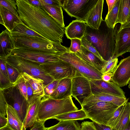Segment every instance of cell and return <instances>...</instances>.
<instances>
[{"instance_id":"cell-44","label":"cell","mask_w":130,"mask_h":130,"mask_svg":"<svg viewBox=\"0 0 130 130\" xmlns=\"http://www.w3.org/2000/svg\"><path fill=\"white\" fill-rule=\"evenodd\" d=\"M45 121L37 120L30 130H46L47 128L44 125Z\"/></svg>"},{"instance_id":"cell-37","label":"cell","mask_w":130,"mask_h":130,"mask_svg":"<svg viewBox=\"0 0 130 130\" xmlns=\"http://www.w3.org/2000/svg\"><path fill=\"white\" fill-rule=\"evenodd\" d=\"M125 104L118 107L114 112L113 116L109 120L106 125L109 127L113 130Z\"/></svg>"},{"instance_id":"cell-31","label":"cell","mask_w":130,"mask_h":130,"mask_svg":"<svg viewBox=\"0 0 130 130\" xmlns=\"http://www.w3.org/2000/svg\"><path fill=\"white\" fill-rule=\"evenodd\" d=\"M80 126L75 120H62L56 124L49 127L46 130H80Z\"/></svg>"},{"instance_id":"cell-10","label":"cell","mask_w":130,"mask_h":130,"mask_svg":"<svg viewBox=\"0 0 130 130\" xmlns=\"http://www.w3.org/2000/svg\"><path fill=\"white\" fill-rule=\"evenodd\" d=\"M2 91L7 104L16 110L24 123L29 107L28 101L14 84Z\"/></svg>"},{"instance_id":"cell-54","label":"cell","mask_w":130,"mask_h":130,"mask_svg":"<svg viewBox=\"0 0 130 130\" xmlns=\"http://www.w3.org/2000/svg\"><path fill=\"white\" fill-rule=\"evenodd\" d=\"M130 23V11L129 12V15H128V17L127 20V22L125 24H124L121 25L120 26H124L125 25H126L128 24L129 23Z\"/></svg>"},{"instance_id":"cell-12","label":"cell","mask_w":130,"mask_h":130,"mask_svg":"<svg viewBox=\"0 0 130 130\" xmlns=\"http://www.w3.org/2000/svg\"><path fill=\"white\" fill-rule=\"evenodd\" d=\"M92 94L89 79L83 76L72 79V96L81 106L84 99Z\"/></svg>"},{"instance_id":"cell-48","label":"cell","mask_w":130,"mask_h":130,"mask_svg":"<svg viewBox=\"0 0 130 130\" xmlns=\"http://www.w3.org/2000/svg\"><path fill=\"white\" fill-rule=\"evenodd\" d=\"M118 0H106V3L108 7V11L107 14H108L111 11Z\"/></svg>"},{"instance_id":"cell-13","label":"cell","mask_w":130,"mask_h":130,"mask_svg":"<svg viewBox=\"0 0 130 130\" xmlns=\"http://www.w3.org/2000/svg\"><path fill=\"white\" fill-rule=\"evenodd\" d=\"M114 33L115 46L113 58H117L127 53L130 48V27L119 30L116 27Z\"/></svg>"},{"instance_id":"cell-53","label":"cell","mask_w":130,"mask_h":130,"mask_svg":"<svg viewBox=\"0 0 130 130\" xmlns=\"http://www.w3.org/2000/svg\"><path fill=\"white\" fill-rule=\"evenodd\" d=\"M0 130H15L10 127L7 125L5 126L0 128Z\"/></svg>"},{"instance_id":"cell-19","label":"cell","mask_w":130,"mask_h":130,"mask_svg":"<svg viewBox=\"0 0 130 130\" xmlns=\"http://www.w3.org/2000/svg\"><path fill=\"white\" fill-rule=\"evenodd\" d=\"M86 26L85 21L74 20L65 28L64 33L68 39L71 40L78 39L81 40L84 36Z\"/></svg>"},{"instance_id":"cell-56","label":"cell","mask_w":130,"mask_h":130,"mask_svg":"<svg viewBox=\"0 0 130 130\" xmlns=\"http://www.w3.org/2000/svg\"><path fill=\"white\" fill-rule=\"evenodd\" d=\"M124 130H130V121Z\"/></svg>"},{"instance_id":"cell-47","label":"cell","mask_w":130,"mask_h":130,"mask_svg":"<svg viewBox=\"0 0 130 130\" xmlns=\"http://www.w3.org/2000/svg\"><path fill=\"white\" fill-rule=\"evenodd\" d=\"M93 122L97 130H113L109 127L105 125Z\"/></svg>"},{"instance_id":"cell-49","label":"cell","mask_w":130,"mask_h":130,"mask_svg":"<svg viewBox=\"0 0 130 130\" xmlns=\"http://www.w3.org/2000/svg\"><path fill=\"white\" fill-rule=\"evenodd\" d=\"M7 124V118L0 114V128L5 126Z\"/></svg>"},{"instance_id":"cell-50","label":"cell","mask_w":130,"mask_h":130,"mask_svg":"<svg viewBox=\"0 0 130 130\" xmlns=\"http://www.w3.org/2000/svg\"><path fill=\"white\" fill-rule=\"evenodd\" d=\"M113 75L112 73H108L103 75L102 79L106 82H111Z\"/></svg>"},{"instance_id":"cell-1","label":"cell","mask_w":130,"mask_h":130,"mask_svg":"<svg viewBox=\"0 0 130 130\" xmlns=\"http://www.w3.org/2000/svg\"><path fill=\"white\" fill-rule=\"evenodd\" d=\"M19 16L23 23L49 41L61 44L65 27L41 7L31 5L28 0H16Z\"/></svg>"},{"instance_id":"cell-15","label":"cell","mask_w":130,"mask_h":130,"mask_svg":"<svg viewBox=\"0 0 130 130\" xmlns=\"http://www.w3.org/2000/svg\"><path fill=\"white\" fill-rule=\"evenodd\" d=\"M130 80V56L121 59L113 73L111 81L120 87L127 85Z\"/></svg>"},{"instance_id":"cell-28","label":"cell","mask_w":130,"mask_h":130,"mask_svg":"<svg viewBox=\"0 0 130 130\" xmlns=\"http://www.w3.org/2000/svg\"><path fill=\"white\" fill-rule=\"evenodd\" d=\"M130 121V103L124 105L113 130H124Z\"/></svg>"},{"instance_id":"cell-8","label":"cell","mask_w":130,"mask_h":130,"mask_svg":"<svg viewBox=\"0 0 130 130\" xmlns=\"http://www.w3.org/2000/svg\"><path fill=\"white\" fill-rule=\"evenodd\" d=\"M98 0H61L62 7L71 17L85 21Z\"/></svg>"},{"instance_id":"cell-55","label":"cell","mask_w":130,"mask_h":130,"mask_svg":"<svg viewBox=\"0 0 130 130\" xmlns=\"http://www.w3.org/2000/svg\"><path fill=\"white\" fill-rule=\"evenodd\" d=\"M130 27V23H129L128 24H127L126 25H125L124 26H120V27L119 28H118V30H120L123 28H126V27Z\"/></svg>"},{"instance_id":"cell-33","label":"cell","mask_w":130,"mask_h":130,"mask_svg":"<svg viewBox=\"0 0 130 130\" xmlns=\"http://www.w3.org/2000/svg\"><path fill=\"white\" fill-rule=\"evenodd\" d=\"M118 62V58H113L112 57L106 61L101 71L103 75L108 73H113L117 66Z\"/></svg>"},{"instance_id":"cell-26","label":"cell","mask_w":130,"mask_h":130,"mask_svg":"<svg viewBox=\"0 0 130 130\" xmlns=\"http://www.w3.org/2000/svg\"><path fill=\"white\" fill-rule=\"evenodd\" d=\"M15 27L10 32L12 36H24L36 37L49 41L44 37L30 29L23 23L19 24L15 23Z\"/></svg>"},{"instance_id":"cell-5","label":"cell","mask_w":130,"mask_h":130,"mask_svg":"<svg viewBox=\"0 0 130 130\" xmlns=\"http://www.w3.org/2000/svg\"><path fill=\"white\" fill-rule=\"evenodd\" d=\"M119 107L112 103L102 101L81 106L88 118L93 122L105 125Z\"/></svg>"},{"instance_id":"cell-39","label":"cell","mask_w":130,"mask_h":130,"mask_svg":"<svg viewBox=\"0 0 130 130\" xmlns=\"http://www.w3.org/2000/svg\"><path fill=\"white\" fill-rule=\"evenodd\" d=\"M71 40L70 46L68 48L69 52L76 53L81 50L82 45L81 40L78 39H73Z\"/></svg>"},{"instance_id":"cell-57","label":"cell","mask_w":130,"mask_h":130,"mask_svg":"<svg viewBox=\"0 0 130 130\" xmlns=\"http://www.w3.org/2000/svg\"><path fill=\"white\" fill-rule=\"evenodd\" d=\"M128 84H129L128 86V87L130 89V80Z\"/></svg>"},{"instance_id":"cell-18","label":"cell","mask_w":130,"mask_h":130,"mask_svg":"<svg viewBox=\"0 0 130 130\" xmlns=\"http://www.w3.org/2000/svg\"><path fill=\"white\" fill-rule=\"evenodd\" d=\"M104 0H98L95 5L89 12L85 22L91 28L99 29L103 19L102 17Z\"/></svg>"},{"instance_id":"cell-46","label":"cell","mask_w":130,"mask_h":130,"mask_svg":"<svg viewBox=\"0 0 130 130\" xmlns=\"http://www.w3.org/2000/svg\"><path fill=\"white\" fill-rule=\"evenodd\" d=\"M41 1L45 3L50 5L62 7L61 0H41Z\"/></svg>"},{"instance_id":"cell-42","label":"cell","mask_w":130,"mask_h":130,"mask_svg":"<svg viewBox=\"0 0 130 130\" xmlns=\"http://www.w3.org/2000/svg\"><path fill=\"white\" fill-rule=\"evenodd\" d=\"M0 90H3L4 89L11 86L12 83L9 78L5 75L0 71Z\"/></svg>"},{"instance_id":"cell-34","label":"cell","mask_w":130,"mask_h":130,"mask_svg":"<svg viewBox=\"0 0 130 130\" xmlns=\"http://www.w3.org/2000/svg\"><path fill=\"white\" fill-rule=\"evenodd\" d=\"M6 64L9 78L11 82L13 84L20 76L21 73L17 69L9 64L6 60Z\"/></svg>"},{"instance_id":"cell-9","label":"cell","mask_w":130,"mask_h":130,"mask_svg":"<svg viewBox=\"0 0 130 130\" xmlns=\"http://www.w3.org/2000/svg\"><path fill=\"white\" fill-rule=\"evenodd\" d=\"M59 57L60 59L70 63L83 76L88 79H102L103 74L101 72L84 61L75 53L67 52L60 54Z\"/></svg>"},{"instance_id":"cell-17","label":"cell","mask_w":130,"mask_h":130,"mask_svg":"<svg viewBox=\"0 0 130 130\" xmlns=\"http://www.w3.org/2000/svg\"><path fill=\"white\" fill-rule=\"evenodd\" d=\"M128 100L126 97H120L110 94L102 93L96 95L92 94L85 98L82 106L102 101L112 103L119 106L127 102Z\"/></svg>"},{"instance_id":"cell-38","label":"cell","mask_w":130,"mask_h":130,"mask_svg":"<svg viewBox=\"0 0 130 130\" xmlns=\"http://www.w3.org/2000/svg\"><path fill=\"white\" fill-rule=\"evenodd\" d=\"M81 41L82 45L85 47L89 51L93 53L101 60H104L100 55L95 47L93 46L91 42L87 40L84 36L81 39Z\"/></svg>"},{"instance_id":"cell-40","label":"cell","mask_w":130,"mask_h":130,"mask_svg":"<svg viewBox=\"0 0 130 130\" xmlns=\"http://www.w3.org/2000/svg\"><path fill=\"white\" fill-rule=\"evenodd\" d=\"M60 80H54L52 83L45 86V96L50 97L56 88Z\"/></svg>"},{"instance_id":"cell-24","label":"cell","mask_w":130,"mask_h":130,"mask_svg":"<svg viewBox=\"0 0 130 130\" xmlns=\"http://www.w3.org/2000/svg\"><path fill=\"white\" fill-rule=\"evenodd\" d=\"M25 80L30 85L33 91L34 95L45 96L44 91V82L42 80L35 77L25 72L21 73Z\"/></svg>"},{"instance_id":"cell-6","label":"cell","mask_w":130,"mask_h":130,"mask_svg":"<svg viewBox=\"0 0 130 130\" xmlns=\"http://www.w3.org/2000/svg\"><path fill=\"white\" fill-rule=\"evenodd\" d=\"M6 61L21 73L25 72L44 82L45 86L55 80L40 65L34 64L10 54L6 57Z\"/></svg>"},{"instance_id":"cell-22","label":"cell","mask_w":130,"mask_h":130,"mask_svg":"<svg viewBox=\"0 0 130 130\" xmlns=\"http://www.w3.org/2000/svg\"><path fill=\"white\" fill-rule=\"evenodd\" d=\"M72 96V79L64 78L60 80L56 88L50 97L61 100Z\"/></svg>"},{"instance_id":"cell-11","label":"cell","mask_w":130,"mask_h":130,"mask_svg":"<svg viewBox=\"0 0 130 130\" xmlns=\"http://www.w3.org/2000/svg\"><path fill=\"white\" fill-rule=\"evenodd\" d=\"M44 70L55 80L71 78L82 76L70 63L61 60L49 64L40 65Z\"/></svg>"},{"instance_id":"cell-52","label":"cell","mask_w":130,"mask_h":130,"mask_svg":"<svg viewBox=\"0 0 130 130\" xmlns=\"http://www.w3.org/2000/svg\"><path fill=\"white\" fill-rule=\"evenodd\" d=\"M28 1L31 5L37 7H41L42 4L40 0H28Z\"/></svg>"},{"instance_id":"cell-23","label":"cell","mask_w":130,"mask_h":130,"mask_svg":"<svg viewBox=\"0 0 130 130\" xmlns=\"http://www.w3.org/2000/svg\"><path fill=\"white\" fill-rule=\"evenodd\" d=\"M0 57H5L11 54L14 48L10 32L6 29L0 34Z\"/></svg>"},{"instance_id":"cell-45","label":"cell","mask_w":130,"mask_h":130,"mask_svg":"<svg viewBox=\"0 0 130 130\" xmlns=\"http://www.w3.org/2000/svg\"><path fill=\"white\" fill-rule=\"evenodd\" d=\"M0 71L7 77L9 78L8 72L6 65L5 57H0Z\"/></svg>"},{"instance_id":"cell-32","label":"cell","mask_w":130,"mask_h":130,"mask_svg":"<svg viewBox=\"0 0 130 130\" xmlns=\"http://www.w3.org/2000/svg\"><path fill=\"white\" fill-rule=\"evenodd\" d=\"M120 0H118L114 6L108 14H107L105 21L108 26L114 29L118 15Z\"/></svg>"},{"instance_id":"cell-43","label":"cell","mask_w":130,"mask_h":130,"mask_svg":"<svg viewBox=\"0 0 130 130\" xmlns=\"http://www.w3.org/2000/svg\"><path fill=\"white\" fill-rule=\"evenodd\" d=\"M80 130H97L93 122L84 121L81 124Z\"/></svg>"},{"instance_id":"cell-51","label":"cell","mask_w":130,"mask_h":130,"mask_svg":"<svg viewBox=\"0 0 130 130\" xmlns=\"http://www.w3.org/2000/svg\"><path fill=\"white\" fill-rule=\"evenodd\" d=\"M26 83L27 87V96L28 100L29 99L34 95L33 94V91L31 87L29 84L26 82Z\"/></svg>"},{"instance_id":"cell-2","label":"cell","mask_w":130,"mask_h":130,"mask_svg":"<svg viewBox=\"0 0 130 130\" xmlns=\"http://www.w3.org/2000/svg\"><path fill=\"white\" fill-rule=\"evenodd\" d=\"M114 31V29L108 27L103 19L98 30L87 25L84 36L105 61H108L113 55L115 46Z\"/></svg>"},{"instance_id":"cell-16","label":"cell","mask_w":130,"mask_h":130,"mask_svg":"<svg viewBox=\"0 0 130 130\" xmlns=\"http://www.w3.org/2000/svg\"><path fill=\"white\" fill-rule=\"evenodd\" d=\"M43 97L34 95L28 100L29 107L24 123V130L32 126L37 120L38 112Z\"/></svg>"},{"instance_id":"cell-36","label":"cell","mask_w":130,"mask_h":130,"mask_svg":"<svg viewBox=\"0 0 130 130\" xmlns=\"http://www.w3.org/2000/svg\"><path fill=\"white\" fill-rule=\"evenodd\" d=\"M0 5L4 7L14 14L19 16L15 0H0Z\"/></svg>"},{"instance_id":"cell-35","label":"cell","mask_w":130,"mask_h":130,"mask_svg":"<svg viewBox=\"0 0 130 130\" xmlns=\"http://www.w3.org/2000/svg\"><path fill=\"white\" fill-rule=\"evenodd\" d=\"M13 84L17 86L22 94L28 101L26 82L21 74L18 80Z\"/></svg>"},{"instance_id":"cell-58","label":"cell","mask_w":130,"mask_h":130,"mask_svg":"<svg viewBox=\"0 0 130 130\" xmlns=\"http://www.w3.org/2000/svg\"><path fill=\"white\" fill-rule=\"evenodd\" d=\"M127 52H130V48L127 51Z\"/></svg>"},{"instance_id":"cell-20","label":"cell","mask_w":130,"mask_h":130,"mask_svg":"<svg viewBox=\"0 0 130 130\" xmlns=\"http://www.w3.org/2000/svg\"><path fill=\"white\" fill-rule=\"evenodd\" d=\"M0 23L9 31L15 27V23H23L19 16L4 7L0 5Z\"/></svg>"},{"instance_id":"cell-14","label":"cell","mask_w":130,"mask_h":130,"mask_svg":"<svg viewBox=\"0 0 130 130\" xmlns=\"http://www.w3.org/2000/svg\"><path fill=\"white\" fill-rule=\"evenodd\" d=\"M89 80L93 95L104 93L120 97H126L123 90L112 82H106L102 79Z\"/></svg>"},{"instance_id":"cell-7","label":"cell","mask_w":130,"mask_h":130,"mask_svg":"<svg viewBox=\"0 0 130 130\" xmlns=\"http://www.w3.org/2000/svg\"><path fill=\"white\" fill-rule=\"evenodd\" d=\"M62 54L45 52L19 48H14L11 54L36 64H49L61 60L59 55Z\"/></svg>"},{"instance_id":"cell-41","label":"cell","mask_w":130,"mask_h":130,"mask_svg":"<svg viewBox=\"0 0 130 130\" xmlns=\"http://www.w3.org/2000/svg\"><path fill=\"white\" fill-rule=\"evenodd\" d=\"M7 103L3 91L0 90V114L5 116L7 115Z\"/></svg>"},{"instance_id":"cell-30","label":"cell","mask_w":130,"mask_h":130,"mask_svg":"<svg viewBox=\"0 0 130 130\" xmlns=\"http://www.w3.org/2000/svg\"><path fill=\"white\" fill-rule=\"evenodd\" d=\"M88 118L85 111L82 108L77 111L61 114L53 117L52 119L58 121L82 120Z\"/></svg>"},{"instance_id":"cell-3","label":"cell","mask_w":130,"mask_h":130,"mask_svg":"<svg viewBox=\"0 0 130 130\" xmlns=\"http://www.w3.org/2000/svg\"><path fill=\"white\" fill-rule=\"evenodd\" d=\"M78 110L71 96L61 100L45 96L42 99L38 112L37 120L46 121L59 115Z\"/></svg>"},{"instance_id":"cell-25","label":"cell","mask_w":130,"mask_h":130,"mask_svg":"<svg viewBox=\"0 0 130 130\" xmlns=\"http://www.w3.org/2000/svg\"><path fill=\"white\" fill-rule=\"evenodd\" d=\"M7 124L15 130H24V123L16 110L7 103Z\"/></svg>"},{"instance_id":"cell-21","label":"cell","mask_w":130,"mask_h":130,"mask_svg":"<svg viewBox=\"0 0 130 130\" xmlns=\"http://www.w3.org/2000/svg\"><path fill=\"white\" fill-rule=\"evenodd\" d=\"M75 54L84 61L101 72L106 61L101 60L82 45L81 51Z\"/></svg>"},{"instance_id":"cell-27","label":"cell","mask_w":130,"mask_h":130,"mask_svg":"<svg viewBox=\"0 0 130 130\" xmlns=\"http://www.w3.org/2000/svg\"><path fill=\"white\" fill-rule=\"evenodd\" d=\"M42 4L41 7L56 20L63 27H65L62 7L47 4L40 0Z\"/></svg>"},{"instance_id":"cell-4","label":"cell","mask_w":130,"mask_h":130,"mask_svg":"<svg viewBox=\"0 0 130 130\" xmlns=\"http://www.w3.org/2000/svg\"><path fill=\"white\" fill-rule=\"evenodd\" d=\"M14 48H19L63 54L69 52L68 48L61 44L54 43L36 37L12 36Z\"/></svg>"},{"instance_id":"cell-29","label":"cell","mask_w":130,"mask_h":130,"mask_svg":"<svg viewBox=\"0 0 130 130\" xmlns=\"http://www.w3.org/2000/svg\"><path fill=\"white\" fill-rule=\"evenodd\" d=\"M130 9V0H120L116 25L119 23L122 25L126 23Z\"/></svg>"}]
</instances>
